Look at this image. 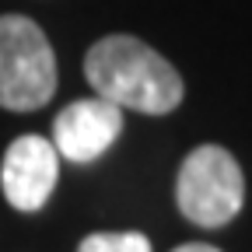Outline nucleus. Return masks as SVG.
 <instances>
[{"label":"nucleus","instance_id":"nucleus-1","mask_svg":"<svg viewBox=\"0 0 252 252\" xmlns=\"http://www.w3.org/2000/svg\"><path fill=\"white\" fill-rule=\"evenodd\" d=\"M84 77L98 98L144 116H168L186 98L179 70L137 35L98 39L84 56Z\"/></svg>","mask_w":252,"mask_h":252},{"label":"nucleus","instance_id":"nucleus-2","mask_svg":"<svg viewBox=\"0 0 252 252\" xmlns=\"http://www.w3.org/2000/svg\"><path fill=\"white\" fill-rule=\"evenodd\" d=\"M56 94V56L25 14H0V109L35 112Z\"/></svg>","mask_w":252,"mask_h":252},{"label":"nucleus","instance_id":"nucleus-3","mask_svg":"<svg viewBox=\"0 0 252 252\" xmlns=\"http://www.w3.org/2000/svg\"><path fill=\"white\" fill-rule=\"evenodd\" d=\"M175 203L196 228H224L245 207V175L220 144H200L186 154L175 179Z\"/></svg>","mask_w":252,"mask_h":252},{"label":"nucleus","instance_id":"nucleus-4","mask_svg":"<svg viewBox=\"0 0 252 252\" xmlns=\"http://www.w3.org/2000/svg\"><path fill=\"white\" fill-rule=\"evenodd\" d=\"M60 179V154L53 140L39 133H21L11 140L4 151V165H0V186L4 196L14 210L35 214L49 203L53 189Z\"/></svg>","mask_w":252,"mask_h":252},{"label":"nucleus","instance_id":"nucleus-5","mask_svg":"<svg viewBox=\"0 0 252 252\" xmlns=\"http://www.w3.org/2000/svg\"><path fill=\"white\" fill-rule=\"evenodd\" d=\"M123 109L91 94L60 109L53 119V147L70 165H91L119 140Z\"/></svg>","mask_w":252,"mask_h":252},{"label":"nucleus","instance_id":"nucleus-6","mask_svg":"<svg viewBox=\"0 0 252 252\" xmlns=\"http://www.w3.org/2000/svg\"><path fill=\"white\" fill-rule=\"evenodd\" d=\"M77 252H151V238L140 231H94L81 238Z\"/></svg>","mask_w":252,"mask_h":252},{"label":"nucleus","instance_id":"nucleus-7","mask_svg":"<svg viewBox=\"0 0 252 252\" xmlns=\"http://www.w3.org/2000/svg\"><path fill=\"white\" fill-rule=\"evenodd\" d=\"M172 252H220L214 245H203V242H186V245H175Z\"/></svg>","mask_w":252,"mask_h":252}]
</instances>
